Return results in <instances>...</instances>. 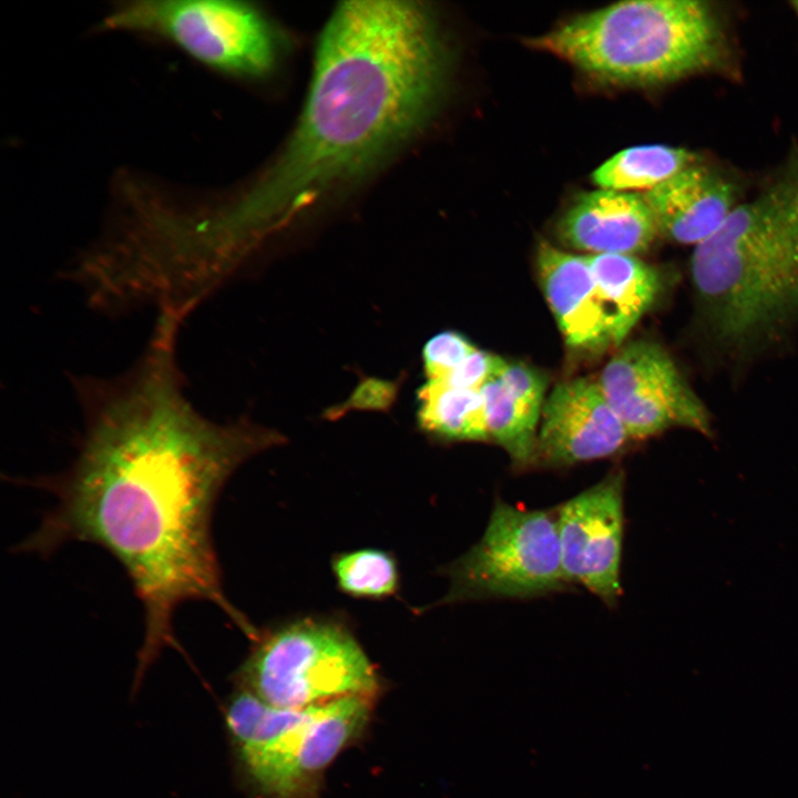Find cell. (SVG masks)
Returning a JSON list of instances; mask_svg holds the SVG:
<instances>
[{
  "instance_id": "1",
  "label": "cell",
  "mask_w": 798,
  "mask_h": 798,
  "mask_svg": "<svg viewBox=\"0 0 798 798\" xmlns=\"http://www.w3.org/2000/svg\"><path fill=\"white\" fill-rule=\"evenodd\" d=\"M182 323L160 314L130 371L78 381L85 423L78 456L60 475L34 482L55 503L16 546L48 555L93 543L122 565L144 614L136 685L163 649L178 647L173 621L186 602L214 604L250 641L259 633L226 596L212 520L231 475L277 436L216 423L192 406L176 356Z\"/></svg>"
},
{
  "instance_id": "2",
  "label": "cell",
  "mask_w": 798,
  "mask_h": 798,
  "mask_svg": "<svg viewBox=\"0 0 798 798\" xmlns=\"http://www.w3.org/2000/svg\"><path fill=\"white\" fill-rule=\"evenodd\" d=\"M447 54L432 11L413 1H347L324 27L290 140L212 229L243 253L258 235L362 173L416 133L442 93Z\"/></svg>"
},
{
  "instance_id": "3",
  "label": "cell",
  "mask_w": 798,
  "mask_h": 798,
  "mask_svg": "<svg viewBox=\"0 0 798 798\" xmlns=\"http://www.w3.org/2000/svg\"><path fill=\"white\" fill-rule=\"evenodd\" d=\"M690 275L700 325L746 350L798 317V158L695 246Z\"/></svg>"
},
{
  "instance_id": "4",
  "label": "cell",
  "mask_w": 798,
  "mask_h": 798,
  "mask_svg": "<svg viewBox=\"0 0 798 798\" xmlns=\"http://www.w3.org/2000/svg\"><path fill=\"white\" fill-rule=\"evenodd\" d=\"M529 44L597 80L649 85L718 69L727 39L699 0L622 1L577 16Z\"/></svg>"
},
{
  "instance_id": "5",
  "label": "cell",
  "mask_w": 798,
  "mask_h": 798,
  "mask_svg": "<svg viewBox=\"0 0 798 798\" xmlns=\"http://www.w3.org/2000/svg\"><path fill=\"white\" fill-rule=\"evenodd\" d=\"M237 679L262 700L301 709L344 696L371 697L377 672L344 623L304 617L259 631Z\"/></svg>"
},
{
  "instance_id": "6",
  "label": "cell",
  "mask_w": 798,
  "mask_h": 798,
  "mask_svg": "<svg viewBox=\"0 0 798 798\" xmlns=\"http://www.w3.org/2000/svg\"><path fill=\"white\" fill-rule=\"evenodd\" d=\"M101 28L165 40L222 73L259 76L275 62L274 32L265 17L229 0H135L114 4Z\"/></svg>"
},
{
  "instance_id": "7",
  "label": "cell",
  "mask_w": 798,
  "mask_h": 798,
  "mask_svg": "<svg viewBox=\"0 0 798 798\" xmlns=\"http://www.w3.org/2000/svg\"><path fill=\"white\" fill-rule=\"evenodd\" d=\"M442 574L450 583L438 604L528 598L562 590L567 582L556 513L498 500L481 539Z\"/></svg>"
},
{
  "instance_id": "8",
  "label": "cell",
  "mask_w": 798,
  "mask_h": 798,
  "mask_svg": "<svg viewBox=\"0 0 798 798\" xmlns=\"http://www.w3.org/2000/svg\"><path fill=\"white\" fill-rule=\"evenodd\" d=\"M630 438L679 426L709 432L708 413L659 345L634 340L606 362L597 380Z\"/></svg>"
},
{
  "instance_id": "9",
  "label": "cell",
  "mask_w": 798,
  "mask_h": 798,
  "mask_svg": "<svg viewBox=\"0 0 798 798\" xmlns=\"http://www.w3.org/2000/svg\"><path fill=\"white\" fill-rule=\"evenodd\" d=\"M623 492L624 474L613 471L556 511L565 581L583 585L607 605L622 593Z\"/></svg>"
},
{
  "instance_id": "10",
  "label": "cell",
  "mask_w": 798,
  "mask_h": 798,
  "mask_svg": "<svg viewBox=\"0 0 798 798\" xmlns=\"http://www.w3.org/2000/svg\"><path fill=\"white\" fill-rule=\"evenodd\" d=\"M535 462L567 467L617 453L630 439L597 380L557 383L543 405Z\"/></svg>"
},
{
  "instance_id": "11",
  "label": "cell",
  "mask_w": 798,
  "mask_h": 798,
  "mask_svg": "<svg viewBox=\"0 0 798 798\" xmlns=\"http://www.w3.org/2000/svg\"><path fill=\"white\" fill-rule=\"evenodd\" d=\"M536 268L543 294L567 346L601 351L614 345L610 319L586 256L542 242Z\"/></svg>"
},
{
  "instance_id": "12",
  "label": "cell",
  "mask_w": 798,
  "mask_h": 798,
  "mask_svg": "<svg viewBox=\"0 0 798 798\" xmlns=\"http://www.w3.org/2000/svg\"><path fill=\"white\" fill-rule=\"evenodd\" d=\"M657 233L644 196L603 188L577 197L557 225L563 244L592 255L634 256L646 250Z\"/></svg>"
},
{
  "instance_id": "13",
  "label": "cell",
  "mask_w": 798,
  "mask_h": 798,
  "mask_svg": "<svg viewBox=\"0 0 798 798\" xmlns=\"http://www.w3.org/2000/svg\"><path fill=\"white\" fill-rule=\"evenodd\" d=\"M658 233L686 245L712 236L735 208V185L696 162L643 195Z\"/></svg>"
},
{
  "instance_id": "14",
  "label": "cell",
  "mask_w": 798,
  "mask_h": 798,
  "mask_svg": "<svg viewBox=\"0 0 798 798\" xmlns=\"http://www.w3.org/2000/svg\"><path fill=\"white\" fill-rule=\"evenodd\" d=\"M597 290L605 306L614 345L621 344L654 304L661 276L632 255H587Z\"/></svg>"
},
{
  "instance_id": "15",
  "label": "cell",
  "mask_w": 798,
  "mask_h": 798,
  "mask_svg": "<svg viewBox=\"0 0 798 798\" xmlns=\"http://www.w3.org/2000/svg\"><path fill=\"white\" fill-rule=\"evenodd\" d=\"M417 416L419 427L440 440L489 439L481 390H464L443 380H427L418 391Z\"/></svg>"
},
{
  "instance_id": "16",
  "label": "cell",
  "mask_w": 798,
  "mask_h": 798,
  "mask_svg": "<svg viewBox=\"0 0 798 798\" xmlns=\"http://www.w3.org/2000/svg\"><path fill=\"white\" fill-rule=\"evenodd\" d=\"M695 162V155L685 149L640 145L616 153L598 166L592 177L603 190L647 192Z\"/></svg>"
},
{
  "instance_id": "17",
  "label": "cell",
  "mask_w": 798,
  "mask_h": 798,
  "mask_svg": "<svg viewBox=\"0 0 798 798\" xmlns=\"http://www.w3.org/2000/svg\"><path fill=\"white\" fill-rule=\"evenodd\" d=\"M481 393L489 439L505 450L515 467L535 462L541 413L518 400L497 377L484 385Z\"/></svg>"
},
{
  "instance_id": "18",
  "label": "cell",
  "mask_w": 798,
  "mask_h": 798,
  "mask_svg": "<svg viewBox=\"0 0 798 798\" xmlns=\"http://www.w3.org/2000/svg\"><path fill=\"white\" fill-rule=\"evenodd\" d=\"M331 570L338 589L356 598L383 600L400 586L396 557L380 549H360L336 554Z\"/></svg>"
},
{
  "instance_id": "19",
  "label": "cell",
  "mask_w": 798,
  "mask_h": 798,
  "mask_svg": "<svg viewBox=\"0 0 798 798\" xmlns=\"http://www.w3.org/2000/svg\"><path fill=\"white\" fill-rule=\"evenodd\" d=\"M475 349L468 338L453 330L432 336L422 349L427 380H446Z\"/></svg>"
},
{
  "instance_id": "20",
  "label": "cell",
  "mask_w": 798,
  "mask_h": 798,
  "mask_svg": "<svg viewBox=\"0 0 798 798\" xmlns=\"http://www.w3.org/2000/svg\"><path fill=\"white\" fill-rule=\"evenodd\" d=\"M495 377L518 400L542 413L546 381L541 372L525 364L505 361Z\"/></svg>"
},
{
  "instance_id": "21",
  "label": "cell",
  "mask_w": 798,
  "mask_h": 798,
  "mask_svg": "<svg viewBox=\"0 0 798 798\" xmlns=\"http://www.w3.org/2000/svg\"><path fill=\"white\" fill-rule=\"evenodd\" d=\"M504 362L503 358L477 348L443 381L459 389L480 391Z\"/></svg>"
},
{
  "instance_id": "22",
  "label": "cell",
  "mask_w": 798,
  "mask_h": 798,
  "mask_svg": "<svg viewBox=\"0 0 798 798\" xmlns=\"http://www.w3.org/2000/svg\"><path fill=\"white\" fill-rule=\"evenodd\" d=\"M396 386L391 382L369 379L359 385L349 399L351 407L382 409L387 408L395 398Z\"/></svg>"
},
{
  "instance_id": "23",
  "label": "cell",
  "mask_w": 798,
  "mask_h": 798,
  "mask_svg": "<svg viewBox=\"0 0 798 798\" xmlns=\"http://www.w3.org/2000/svg\"><path fill=\"white\" fill-rule=\"evenodd\" d=\"M792 7L798 16V1L792 2Z\"/></svg>"
}]
</instances>
